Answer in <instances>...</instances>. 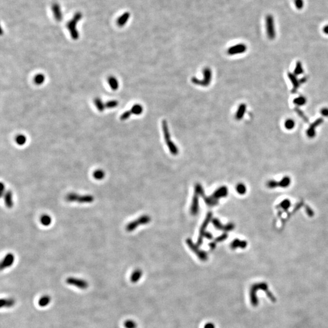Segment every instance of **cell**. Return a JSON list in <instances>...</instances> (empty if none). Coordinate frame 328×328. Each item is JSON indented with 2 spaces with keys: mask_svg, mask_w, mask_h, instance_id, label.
I'll list each match as a JSON object with an SVG mask.
<instances>
[{
  "mask_svg": "<svg viewBox=\"0 0 328 328\" xmlns=\"http://www.w3.org/2000/svg\"><path fill=\"white\" fill-rule=\"evenodd\" d=\"M259 290L264 291L267 295V296L268 297V298L270 299L271 301L272 302L276 301V298L275 297L273 293H271V292L269 290V287L267 283L264 282L255 283L251 286L250 289V301L252 306L256 307L259 304V301L256 295V293Z\"/></svg>",
  "mask_w": 328,
  "mask_h": 328,
  "instance_id": "6da1fadb",
  "label": "cell"
},
{
  "mask_svg": "<svg viewBox=\"0 0 328 328\" xmlns=\"http://www.w3.org/2000/svg\"><path fill=\"white\" fill-rule=\"evenodd\" d=\"M66 200L69 202H76L80 204H89L93 202L94 197L91 194L81 195L75 193H71L66 196Z\"/></svg>",
  "mask_w": 328,
  "mask_h": 328,
  "instance_id": "7a4b0ae2",
  "label": "cell"
},
{
  "mask_svg": "<svg viewBox=\"0 0 328 328\" xmlns=\"http://www.w3.org/2000/svg\"><path fill=\"white\" fill-rule=\"evenodd\" d=\"M203 74L204 78L202 80H199L194 77H192L191 79L192 83L194 85L204 87H207L209 86L212 78V72L211 69L208 67L205 68L203 69Z\"/></svg>",
  "mask_w": 328,
  "mask_h": 328,
  "instance_id": "3957f363",
  "label": "cell"
},
{
  "mask_svg": "<svg viewBox=\"0 0 328 328\" xmlns=\"http://www.w3.org/2000/svg\"><path fill=\"white\" fill-rule=\"evenodd\" d=\"M266 29L267 37L270 40L275 39L276 37L275 20L273 16L271 14H268L266 16Z\"/></svg>",
  "mask_w": 328,
  "mask_h": 328,
  "instance_id": "277c9868",
  "label": "cell"
},
{
  "mask_svg": "<svg viewBox=\"0 0 328 328\" xmlns=\"http://www.w3.org/2000/svg\"><path fill=\"white\" fill-rule=\"evenodd\" d=\"M66 283L69 285L75 286L81 289H86L89 287V283L86 280L75 277L67 278Z\"/></svg>",
  "mask_w": 328,
  "mask_h": 328,
  "instance_id": "5b68a950",
  "label": "cell"
},
{
  "mask_svg": "<svg viewBox=\"0 0 328 328\" xmlns=\"http://www.w3.org/2000/svg\"><path fill=\"white\" fill-rule=\"evenodd\" d=\"M150 218L147 216H143L140 217L137 219L129 222L126 227V230L128 232H132L134 229H136L139 225L145 224L148 222L150 221Z\"/></svg>",
  "mask_w": 328,
  "mask_h": 328,
  "instance_id": "8992f818",
  "label": "cell"
},
{
  "mask_svg": "<svg viewBox=\"0 0 328 328\" xmlns=\"http://www.w3.org/2000/svg\"><path fill=\"white\" fill-rule=\"evenodd\" d=\"M247 50V46L244 44H238L228 49L227 54L230 55L240 54L245 52Z\"/></svg>",
  "mask_w": 328,
  "mask_h": 328,
  "instance_id": "52a82bcc",
  "label": "cell"
},
{
  "mask_svg": "<svg viewBox=\"0 0 328 328\" xmlns=\"http://www.w3.org/2000/svg\"><path fill=\"white\" fill-rule=\"evenodd\" d=\"M323 122V118H319V119H317L314 122H313L310 125V126L308 128V129L306 131V134H307V137H309V138L314 137L316 135L315 129L317 128V127H318L319 125H320Z\"/></svg>",
  "mask_w": 328,
  "mask_h": 328,
  "instance_id": "ba28073f",
  "label": "cell"
},
{
  "mask_svg": "<svg viewBox=\"0 0 328 328\" xmlns=\"http://www.w3.org/2000/svg\"><path fill=\"white\" fill-rule=\"evenodd\" d=\"M14 261H15L14 255L11 253H7L1 262V266H0L1 270H3L4 269L10 267L13 264Z\"/></svg>",
  "mask_w": 328,
  "mask_h": 328,
  "instance_id": "9c48e42d",
  "label": "cell"
},
{
  "mask_svg": "<svg viewBox=\"0 0 328 328\" xmlns=\"http://www.w3.org/2000/svg\"><path fill=\"white\" fill-rule=\"evenodd\" d=\"M288 77L293 85V89L292 90V92L293 93L296 92L297 89L300 86V84H301L300 81L297 78V76L296 75H295L293 73L288 72Z\"/></svg>",
  "mask_w": 328,
  "mask_h": 328,
  "instance_id": "30bf717a",
  "label": "cell"
},
{
  "mask_svg": "<svg viewBox=\"0 0 328 328\" xmlns=\"http://www.w3.org/2000/svg\"><path fill=\"white\" fill-rule=\"evenodd\" d=\"M3 197L4 198V202H5L6 206L8 208H12L13 206L12 192L10 190L7 191Z\"/></svg>",
  "mask_w": 328,
  "mask_h": 328,
  "instance_id": "8fae6325",
  "label": "cell"
},
{
  "mask_svg": "<svg viewBox=\"0 0 328 328\" xmlns=\"http://www.w3.org/2000/svg\"><path fill=\"white\" fill-rule=\"evenodd\" d=\"M162 131L163 133L164 139H165V142H168L169 140H171V136L169 132V129L168 126V123L166 120H163L162 123Z\"/></svg>",
  "mask_w": 328,
  "mask_h": 328,
  "instance_id": "7c38bea8",
  "label": "cell"
},
{
  "mask_svg": "<svg viewBox=\"0 0 328 328\" xmlns=\"http://www.w3.org/2000/svg\"><path fill=\"white\" fill-rule=\"evenodd\" d=\"M246 109H247V106L245 103H241L239 106L235 116V118L237 120H241L244 117Z\"/></svg>",
  "mask_w": 328,
  "mask_h": 328,
  "instance_id": "4fadbf2b",
  "label": "cell"
},
{
  "mask_svg": "<svg viewBox=\"0 0 328 328\" xmlns=\"http://www.w3.org/2000/svg\"><path fill=\"white\" fill-rule=\"evenodd\" d=\"M142 274H143V273H142V270L139 269L135 270L132 273V274H131V275L130 276L131 282L133 283H137L140 280V279L142 278Z\"/></svg>",
  "mask_w": 328,
  "mask_h": 328,
  "instance_id": "5bb4252c",
  "label": "cell"
},
{
  "mask_svg": "<svg viewBox=\"0 0 328 328\" xmlns=\"http://www.w3.org/2000/svg\"><path fill=\"white\" fill-rule=\"evenodd\" d=\"M15 300L13 298H2L1 300V307H11L15 304Z\"/></svg>",
  "mask_w": 328,
  "mask_h": 328,
  "instance_id": "9a60e30c",
  "label": "cell"
},
{
  "mask_svg": "<svg viewBox=\"0 0 328 328\" xmlns=\"http://www.w3.org/2000/svg\"><path fill=\"white\" fill-rule=\"evenodd\" d=\"M291 184V179L290 177L289 176H284L283 178L280 180L278 181V185L281 188H287Z\"/></svg>",
  "mask_w": 328,
  "mask_h": 328,
  "instance_id": "2e32d148",
  "label": "cell"
},
{
  "mask_svg": "<svg viewBox=\"0 0 328 328\" xmlns=\"http://www.w3.org/2000/svg\"><path fill=\"white\" fill-rule=\"evenodd\" d=\"M108 83L112 89L116 91L119 88V81L114 77H109L108 78Z\"/></svg>",
  "mask_w": 328,
  "mask_h": 328,
  "instance_id": "e0dca14e",
  "label": "cell"
},
{
  "mask_svg": "<svg viewBox=\"0 0 328 328\" xmlns=\"http://www.w3.org/2000/svg\"><path fill=\"white\" fill-rule=\"evenodd\" d=\"M51 301V298L49 295H44V296L41 297L39 301H38V305L40 307H46L47 306L49 303H50Z\"/></svg>",
  "mask_w": 328,
  "mask_h": 328,
  "instance_id": "ac0fdd59",
  "label": "cell"
},
{
  "mask_svg": "<svg viewBox=\"0 0 328 328\" xmlns=\"http://www.w3.org/2000/svg\"><path fill=\"white\" fill-rule=\"evenodd\" d=\"M167 143V145L168 148V149L170 150V151L171 152V153L173 155H177L178 154V152H179V150L177 149V147L176 146V145L171 140H169L168 142H166Z\"/></svg>",
  "mask_w": 328,
  "mask_h": 328,
  "instance_id": "d6986e66",
  "label": "cell"
},
{
  "mask_svg": "<svg viewBox=\"0 0 328 328\" xmlns=\"http://www.w3.org/2000/svg\"><path fill=\"white\" fill-rule=\"evenodd\" d=\"M94 103H95V106L97 107V109L100 111V112H102L105 110L106 106H105V103H104L102 101V100L101 99V98H95V100H94Z\"/></svg>",
  "mask_w": 328,
  "mask_h": 328,
  "instance_id": "ffe728a7",
  "label": "cell"
},
{
  "mask_svg": "<svg viewBox=\"0 0 328 328\" xmlns=\"http://www.w3.org/2000/svg\"><path fill=\"white\" fill-rule=\"evenodd\" d=\"M247 246V242L245 241H241V240H235L233 241L232 244V247L233 249H236L237 247L240 248H245Z\"/></svg>",
  "mask_w": 328,
  "mask_h": 328,
  "instance_id": "44dd1931",
  "label": "cell"
},
{
  "mask_svg": "<svg viewBox=\"0 0 328 328\" xmlns=\"http://www.w3.org/2000/svg\"><path fill=\"white\" fill-rule=\"evenodd\" d=\"M143 108L142 106L140 105V104H135L130 109L132 114H134V115L141 114L143 112Z\"/></svg>",
  "mask_w": 328,
  "mask_h": 328,
  "instance_id": "7402d4cb",
  "label": "cell"
},
{
  "mask_svg": "<svg viewBox=\"0 0 328 328\" xmlns=\"http://www.w3.org/2000/svg\"><path fill=\"white\" fill-rule=\"evenodd\" d=\"M293 102L294 104L298 106H301L306 104V103L307 102V100L304 96H299L298 97L295 98Z\"/></svg>",
  "mask_w": 328,
  "mask_h": 328,
  "instance_id": "603a6c76",
  "label": "cell"
},
{
  "mask_svg": "<svg viewBox=\"0 0 328 328\" xmlns=\"http://www.w3.org/2000/svg\"><path fill=\"white\" fill-rule=\"evenodd\" d=\"M304 72V70H303V66H302V63L298 61L296 63V65H295V68L294 69V72H293V74L295 75H296L297 76L298 75H300L301 74H303Z\"/></svg>",
  "mask_w": 328,
  "mask_h": 328,
  "instance_id": "cb8c5ba5",
  "label": "cell"
},
{
  "mask_svg": "<svg viewBox=\"0 0 328 328\" xmlns=\"http://www.w3.org/2000/svg\"><path fill=\"white\" fill-rule=\"evenodd\" d=\"M40 222L42 225L44 226H48L52 222V219L48 215H43L40 218Z\"/></svg>",
  "mask_w": 328,
  "mask_h": 328,
  "instance_id": "d4e9b609",
  "label": "cell"
},
{
  "mask_svg": "<svg viewBox=\"0 0 328 328\" xmlns=\"http://www.w3.org/2000/svg\"><path fill=\"white\" fill-rule=\"evenodd\" d=\"M94 177L97 180H102L105 176V173L102 170H97L93 173Z\"/></svg>",
  "mask_w": 328,
  "mask_h": 328,
  "instance_id": "484cf974",
  "label": "cell"
},
{
  "mask_svg": "<svg viewBox=\"0 0 328 328\" xmlns=\"http://www.w3.org/2000/svg\"><path fill=\"white\" fill-rule=\"evenodd\" d=\"M295 126V121L291 119H287L284 122V126L286 129L287 130H291Z\"/></svg>",
  "mask_w": 328,
  "mask_h": 328,
  "instance_id": "4316f807",
  "label": "cell"
},
{
  "mask_svg": "<svg viewBox=\"0 0 328 328\" xmlns=\"http://www.w3.org/2000/svg\"><path fill=\"white\" fill-rule=\"evenodd\" d=\"M124 326L125 328H137V323L133 320H128L124 322Z\"/></svg>",
  "mask_w": 328,
  "mask_h": 328,
  "instance_id": "83f0119b",
  "label": "cell"
},
{
  "mask_svg": "<svg viewBox=\"0 0 328 328\" xmlns=\"http://www.w3.org/2000/svg\"><path fill=\"white\" fill-rule=\"evenodd\" d=\"M45 80V77L44 75L41 74H37L35 78H34V81L35 83L37 85H41L43 84Z\"/></svg>",
  "mask_w": 328,
  "mask_h": 328,
  "instance_id": "f1b7e54d",
  "label": "cell"
},
{
  "mask_svg": "<svg viewBox=\"0 0 328 328\" xmlns=\"http://www.w3.org/2000/svg\"><path fill=\"white\" fill-rule=\"evenodd\" d=\"M27 141V139H26V137L24 135H18L17 137H16V142L17 143L18 145H23L26 143Z\"/></svg>",
  "mask_w": 328,
  "mask_h": 328,
  "instance_id": "f546056e",
  "label": "cell"
},
{
  "mask_svg": "<svg viewBox=\"0 0 328 328\" xmlns=\"http://www.w3.org/2000/svg\"><path fill=\"white\" fill-rule=\"evenodd\" d=\"M227 193V190L226 188H221L219 190H218L215 193V198H219L220 196H224Z\"/></svg>",
  "mask_w": 328,
  "mask_h": 328,
  "instance_id": "4dcf8cb0",
  "label": "cell"
},
{
  "mask_svg": "<svg viewBox=\"0 0 328 328\" xmlns=\"http://www.w3.org/2000/svg\"><path fill=\"white\" fill-rule=\"evenodd\" d=\"M119 102L117 100H110L105 103V106L107 108H114L118 106Z\"/></svg>",
  "mask_w": 328,
  "mask_h": 328,
  "instance_id": "1f68e13d",
  "label": "cell"
},
{
  "mask_svg": "<svg viewBox=\"0 0 328 328\" xmlns=\"http://www.w3.org/2000/svg\"><path fill=\"white\" fill-rule=\"evenodd\" d=\"M266 185L269 188H271V189H273L279 187L278 181H276V180H269V181L267 182Z\"/></svg>",
  "mask_w": 328,
  "mask_h": 328,
  "instance_id": "d6a6232c",
  "label": "cell"
},
{
  "mask_svg": "<svg viewBox=\"0 0 328 328\" xmlns=\"http://www.w3.org/2000/svg\"><path fill=\"white\" fill-rule=\"evenodd\" d=\"M290 205L291 203L289 199H284L280 203V207L285 210L289 209V208L290 207Z\"/></svg>",
  "mask_w": 328,
  "mask_h": 328,
  "instance_id": "836d02e7",
  "label": "cell"
},
{
  "mask_svg": "<svg viewBox=\"0 0 328 328\" xmlns=\"http://www.w3.org/2000/svg\"><path fill=\"white\" fill-rule=\"evenodd\" d=\"M294 4L298 10H301L304 5L303 0H294Z\"/></svg>",
  "mask_w": 328,
  "mask_h": 328,
  "instance_id": "e575fe53",
  "label": "cell"
},
{
  "mask_svg": "<svg viewBox=\"0 0 328 328\" xmlns=\"http://www.w3.org/2000/svg\"><path fill=\"white\" fill-rule=\"evenodd\" d=\"M237 192L240 194H244L246 192V187L242 184H239L236 187Z\"/></svg>",
  "mask_w": 328,
  "mask_h": 328,
  "instance_id": "d590c367",
  "label": "cell"
},
{
  "mask_svg": "<svg viewBox=\"0 0 328 328\" xmlns=\"http://www.w3.org/2000/svg\"><path fill=\"white\" fill-rule=\"evenodd\" d=\"M295 111H296V112L298 114V116H299L300 117H301L302 119H303L304 121H305L306 122H308L309 120H308L307 117L305 116L304 114V112H303L301 110H300V109L299 108H295Z\"/></svg>",
  "mask_w": 328,
  "mask_h": 328,
  "instance_id": "8d00e7d4",
  "label": "cell"
},
{
  "mask_svg": "<svg viewBox=\"0 0 328 328\" xmlns=\"http://www.w3.org/2000/svg\"><path fill=\"white\" fill-rule=\"evenodd\" d=\"M131 115H132V113H131V111L130 110L126 111L121 115L120 119L121 120H126L131 116Z\"/></svg>",
  "mask_w": 328,
  "mask_h": 328,
  "instance_id": "74e56055",
  "label": "cell"
},
{
  "mask_svg": "<svg viewBox=\"0 0 328 328\" xmlns=\"http://www.w3.org/2000/svg\"><path fill=\"white\" fill-rule=\"evenodd\" d=\"M320 113L324 117H328V108H323L321 109Z\"/></svg>",
  "mask_w": 328,
  "mask_h": 328,
  "instance_id": "f35d334b",
  "label": "cell"
},
{
  "mask_svg": "<svg viewBox=\"0 0 328 328\" xmlns=\"http://www.w3.org/2000/svg\"><path fill=\"white\" fill-rule=\"evenodd\" d=\"M6 188H5V185L4 184L1 182V197L2 198V197L4 196V194L6 193Z\"/></svg>",
  "mask_w": 328,
  "mask_h": 328,
  "instance_id": "ab89813d",
  "label": "cell"
},
{
  "mask_svg": "<svg viewBox=\"0 0 328 328\" xmlns=\"http://www.w3.org/2000/svg\"><path fill=\"white\" fill-rule=\"evenodd\" d=\"M204 328H216V326H215L214 323H213L211 322H209V323H207L204 325Z\"/></svg>",
  "mask_w": 328,
  "mask_h": 328,
  "instance_id": "60d3db41",
  "label": "cell"
},
{
  "mask_svg": "<svg viewBox=\"0 0 328 328\" xmlns=\"http://www.w3.org/2000/svg\"><path fill=\"white\" fill-rule=\"evenodd\" d=\"M323 31L324 32V34H325L326 35H328V24L324 26V27L323 29Z\"/></svg>",
  "mask_w": 328,
  "mask_h": 328,
  "instance_id": "b9f144b4",
  "label": "cell"
}]
</instances>
